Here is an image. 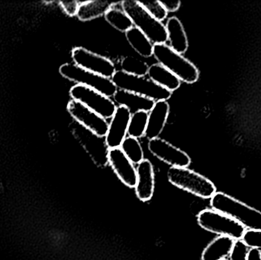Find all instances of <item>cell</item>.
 Returning <instances> with one entry per match:
<instances>
[{
  "label": "cell",
  "mask_w": 261,
  "mask_h": 260,
  "mask_svg": "<svg viewBox=\"0 0 261 260\" xmlns=\"http://www.w3.org/2000/svg\"><path fill=\"white\" fill-rule=\"evenodd\" d=\"M199 225L204 230L234 241L242 240L246 229L236 220L213 209L201 211L197 215Z\"/></svg>",
  "instance_id": "52a82bcc"
},
{
  "label": "cell",
  "mask_w": 261,
  "mask_h": 260,
  "mask_svg": "<svg viewBox=\"0 0 261 260\" xmlns=\"http://www.w3.org/2000/svg\"><path fill=\"white\" fill-rule=\"evenodd\" d=\"M113 100L117 106L128 108L132 114L141 111L149 112L155 104L154 101L148 98L121 90H117Z\"/></svg>",
  "instance_id": "e0dca14e"
},
{
  "label": "cell",
  "mask_w": 261,
  "mask_h": 260,
  "mask_svg": "<svg viewBox=\"0 0 261 260\" xmlns=\"http://www.w3.org/2000/svg\"><path fill=\"white\" fill-rule=\"evenodd\" d=\"M249 250V247L242 241V240L236 241L230 254L229 260H248Z\"/></svg>",
  "instance_id": "f1b7e54d"
},
{
  "label": "cell",
  "mask_w": 261,
  "mask_h": 260,
  "mask_svg": "<svg viewBox=\"0 0 261 260\" xmlns=\"http://www.w3.org/2000/svg\"><path fill=\"white\" fill-rule=\"evenodd\" d=\"M213 210L230 217L246 230H261V212L224 193L216 192L210 200Z\"/></svg>",
  "instance_id": "6da1fadb"
},
{
  "label": "cell",
  "mask_w": 261,
  "mask_h": 260,
  "mask_svg": "<svg viewBox=\"0 0 261 260\" xmlns=\"http://www.w3.org/2000/svg\"><path fill=\"white\" fill-rule=\"evenodd\" d=\"M167 178L173 186L204 199L211 198L217 192L211 180L188 168L170 167Z\"/></svg>",
  "instance_id": "5b68a950"
},
{
  "label": "cell",
  "mask_w": 261,
  "mask_h": 260,
  "mask_svg": "<svg viewBox=\"0 0 261 260\" xmlns=\"http://www.w3.org/2000/svg\"><path fill=\"white\" fill-rule=\"evenodd\" d=\"M124 154L134 164H139L144 158V151L138 139L135 137H126L120 146Z\"/></svg>",
  "instance_id": "d4e9b609"
},
{
  "label": "cell",
  "mask_w": 261,
  "mask_h": 260,
  "mask_svg": "<svg viewBox=\"0 0 261 260\" xmlns=\"http://www.w3.org/2000/svg\"><path fill=\"white\" fill-rule=\"evenodd\" d=\"M59 73L63 77L76 85L90 87L110 98H113L118 90L111 79L88 71L74 63L62 64Z\"/></svg>",
  "instance_id": "8992f818"
},
{
  "label": "cell",
  "mask_w": 261,
  "mask_h": 260,
  "mask_svg": "<svg viewBox=\"0 0 261 260\" xmlns=\"http://www.w3.org/2000/svg\"><path fill=\"white\" fill-rule=\"evenodd\" d=\"M132 113L128 108L117 106L116 112L109 123L108 132L106 136V142L110 149L120 148L128 134V125Z\"/></svg>",
  "instance_id": "4fadbf2b"
},
{
  "label": "cell",
  "mask_w": 261,
  "mask_h": 260,
  "mask_svg": "<svg viewBox=\"0 0 261 260\" xmlns=\"http://www.w3.org/2000/svg\"><path fill=\"white\" fill-rule=\"evenodd\" d=\"M69 93L73 100L81 102L107 120L113 118L117 108L112 98L90 87L76 84L71 87Z\"/></svg>",
  "instance_id": "9c48e42d"
},
{
  "label": "cell",
  "mask_w": 261,
  "mask_h": 260,
  "mask_svg": "<svg viewBox=\"0 0 261 260\" xmlns=\"http://www.w3.org/2000/svg\"><path fill=\"white\" fill-rule=\"evenodd\" d=\"M71 57L79 67L109 79H112L116 72V66L111 60L84 47H74L71 51Z\"/></svg>",
  "instance_id": "30bf717a"
},
{
  "label": "cell",
  "mask_w": 261,
  "mask_h": 260,
  "mask_svg": "<svg viewBox=\"0 0 261 260\" xmlns=\"http://www.w3.org/2000/svg\"><path fill=\"white\" fill-rule=\"evenodd\" d=\"M234 240L225 236H219L213 240L202 252V260H222L231 254Z\"/></svg>",
  "instance_id": "d6986e66"
},
{
  "label": "cell",
  "mask_w": 261,
  "mask_h": 260,
  "mask_svg": "<svg viewBox=\"0 0 261 260\" xmlns=\"http://www.w3.org/2000/svg\"><path fill=\"white\" fill-rule=\"evenodd\" d=\"M248 260H261V251L257 249H250Z\"/></svg>",
  "instance_id": "1f68e13d"
},
{
  "label": "cell",
  "mask_w": 261,
  "mask_h": 260,
  "mask_svg": "<svg viewBox=\"0 0 261 260\" xmlns=\"http://www.w3.org/2000/svg\"><path fill=\"white\" fill-rule=\"evenodd\" d=\"M112 81L118 90H125L152 99L155 102L167 101L173 93L163 88L145 76H134L122 70H116Z\"/></svg>",
  "instance_id": "277c9868"
},
{
  "label": "cell",
  "mask_w": 261,
  "mask_h": 260,
  "mask_svg": "<svg viewBox=\"0 0 261 260\" xmlns=\"http://www.w3.org/2000/svg\"><path fill=\"white\" fill-rule=\"evenodd\" d=\"M67 108L73 121L97 135L106 137L109 129V122L107 119L73 99L68 102Z\"/></svg>",
  "instance_id": "8fae6325"
},
{
  "label": "cell",
  "mask_w": 261,
  "mask_h": 260,
  "mask_svg": "<svg viewBox=\"0 0 261 260\" xmlns=\"http://www.w3.org/2000/svg\"><path fill=\"white\" fill-rule=\"evenodd\" d=\"M60 6L64 12L69 16H75L79 10L81 3L78 1H61Z\"/></svg>",
  "instance_id": "f546056e"
},
{
  "label": "cell",
  "mask_w": 261,
  "mask_h": 260,
  "mask_svg": "<svg viewBox=\"0 0 261 260\" xmlns=\"http://www.w3.org/2000/svg\"><path fill=\"white\" fill-rule=\"evenodd\" d=\"M137 177L135 186L137 196L141 201H148L153 197L155 184L154 171L150 160L144 159L138 164Z\"/></svg>",
  "instance_id": "9a60e30c"
},
{
  "label": "cell",
  "mask_w": 261,
  "mask_h": 260,
  "mask_svg": "<svg viewBox=\"0 0 261 260\" xmlns=\"http://www.w3.org/2000/svg\"><path fill=\"white\" fill-rule=\"evenodd\" d=\"M170 47L175 51L184 54L188 50L189 41L187 33L180 20L176 16L170 17L165 25Z\"/></svg>",
  "instance_id": "ac0fdd59"
},
{
  "label": "cell",
  "mask_w": 261,
  "mask_h": 260,
  "mask_svg": "<svg viewBox=\"0 0 261 260\" xmlns=\"http://www.w3.org/2000/svg\"><path fill=\"white\" fill-rule=\"evenodd\" d=\"M148 64L133 56H126L121 61L122 70L134 76H145L149 70Z\"/></svg>",
  "instance_id": "484cf974"
},
{
  "label": "cell",
  "mask_w": 261,
  "mask_h": 260,
  "mask_svg": "<svg viewBox=\"0 0 261 260\" xmlns=\"http://www.w3.org/2000/svg\"><path fill=\"white\" fill-rule=\"evenodd\" d=\"M127 41L132 48L143 57L148 58L153 56V44L139 29L132 27L125 32Z\"/></svg>",
  "instance_id": "7402d4cb"
},
{
  "label": "cell",
  "mask_w": 261,
  "mask_h": 260,
  "mask_svg": "<svg viewBox=\"0 0 261 260\" xmlns=\"http://www.w3.org/2000/svg\"><path fill=\"white\" fill-rule=\"evenodd\" d=\"M119 3L111 1H86L81 3L76 17L83 21H91L105 15L109 10Z\"/></svg>",
  "instance_id": "44dd1931"
},
{
  "label": "cell",
  "mask_w": 261,
  "mask_h": 260,
  "mask_svg": "<svg viewBox=\"0 0 261 260\" xmlns=\"http://www.w3.org/2000/svg\"><path fill=\"white\" fill-rule=\"evenodd\" d=\"M242 241L251 249L261 250V230H246Z\"/></svg>",
  "instance_id": "83f0119b"
},
{
  "label": "cell",
  "mask_w": 261,
  "mask_h": 260,
  "mask_svg": "<svg viewBox=\"0 0 261 260\" xmlns=\"http://www.w3.org/2000/svg\"><path fill=\"white\" fill-rule=\"evenodd\" d=\"M148 150L171 167L187 168L191 164V158L187 153L161 137L149 140Z\"/></svg>",
  "instance_id": "7c38bea8"
},
{
  "label": "cell",
  "mask_w": 261,
  "mask_h": 260,
  "mask_svg": "<svg viewBox=\"0 0 261 260\" xmlns=\"http://www.w3.org/2000/svg\"><path fill=\"white\" fill-rule=\"evenodd\" d=\"M108 161L116 176L125 186L135 188L138 179L137 169L120 148L110 149Z\"/></svg>",
  "instance_id": "5bb4252c"
},
{
  "label": "cell",
  "mask_w": 261,
  "mask_h": 260,
  "mask_svg": "<svg viewBox=\"0 0 261 260\" xmlns=\"http://www.w3.org/2000/svg\"><path fill=\"white\" fill-rule=\"evenodd\" d=\"M148 113L147 111H141L132 114L128 130L129 137L138 139L145 135Z\"/></svg>",
  "instance_id": "cb8c5ba5"
},
{
  "label": "cell",
  "mask_w": 261,
  "mask_h": 260,
  "mask_svg": "<svg viewBox=\"0 0 261 260\" xmlns=\"http://www.w3.org/2000/svg\"><path fill=\"white\" fill-rule=\"evenodd\" d=\"M70 128L73 137L81 143L96 166L104 167L109 164L110 148L107 146L105 137L97 135L75 121L70 123Z\"/></svg>",
  "instance_id": "ba28073f"
},
{
  "label": "cell",
  "mask_w": 261,
  "mask_h": 260,
  "mask_svg": "<svg viewBox=\"0 0 261 260\" xmlns=\"http://www.w3.org/2000/svg\"><path fill=\"white\" fill-rule=\"evenodd\" d=\"M222 260H229V259H227V258H225V259H222Z\"/></svg>",
  "instance_id": "d6a6232c"
},
{
  "label": "cell",
  "mask_w": 261,
  "mask_h": 260,
  "mask_svg": "<svg viewBox=\"0 0 261 260\" xmlns=\"http://www.w3.org/2000/svg\"><path fill=\"white\" fill-rule=\"evenodd\" d=\"M167 12H174L180 8L181 2L179 0L173 1H161Z\"/></svg>",
  "instance_id": "4dcf8cb0"
},
{
  "label": "cell",
  "mask_w": 261,
  "mask_h": 260,
  "mask_svg": "<svg viewBox=\"0 0 261 260\" xmlns=\"http://www.w3.org/2000/svg\"><path fill=\"white\" fill-rule=\"evenodd\" d=\"M107 22L120 32H128L133 27V23L128 15L119 9L113 7L105 15Z\"/></svg>",
  "instance_id": "603a6c76"
},
{
  "label": "cell",
  "mask_w": 261,
  "mask_h": 260,
  "mask_svg": "<svg viewBox=\"0 0 261 260\" xmlns=\"http://www.w3.org/2000/svg\"><path fill=\"white\" fill-rule=\"evenodd\" d=\"M147 76L149 79H151L155 83L171 93L177 90L181 85V81L170 70L160 64H152L150 66Z\"/></svg>",
  "instance_id": "ffe728a7"
},
{
  "label": "cell",
  "mask_w": 261,
  "mask_h": 260,
  "mask_svg": "<svg viewBox=\"0 0 261 260\" xmlns=\"http://www.w3.org/2000/svg\"><path fill=\"white\" fill-rule=\"evenodd\" d=\"M153 18L159 21H164L167 17L168 12L161 4V1H138Z\"/></svg>",
  "instance_id": "4316f807"
},
{
  "label": "cell",
  "mask_w": 261,
  "mask_h": 260,
  "mask_svg": "<svg viewBox=\"0 0 261 260\" xmlns=\"http://www.w3.org/2000/svg\"><path fill=\"white\" fill-rule=\"evenodd\" d=\"M153 56L158 64L170 70L181 82L193 84L199 79V70L193 63L166 44H153Z\"/></svg>",
  "instance_id": "3957f363"
},
{
  "label": "cell",
  "mask_w": 261,
  "mask_h": 260,
  "mask_svg": "<svg viewBox=\"0 0 261 260\" xmlns=\"http://www.w3.org/2000/svg\"><path fill=\"white\" fill-rule=\"evenodd\" d=\"M121 6L122 10L129 16L133 25L144 34L152 44H166L168 41L165 25L153 18L138 1L124 0Z\"/></svg>",
  "instance_id": "7a4b0ae2"
},
{
  "label": "cell",
  "mask_w": 261,
  "mask_h": 260,
  "mask_svg": "<svg viewBox=\"0 0 261 260\" xmlns=\"http://www.w3.org/2000/svg\"><path fill=\"white\" fill-rule=\"evenodd\" d=\"M170 114V105L167 101L155 102L152 109L148 113L147 129L145 135L149 140L160 137L164 131Z\"/></svg>",
  "instance_id": "2e32d148"
}]
</instances>
